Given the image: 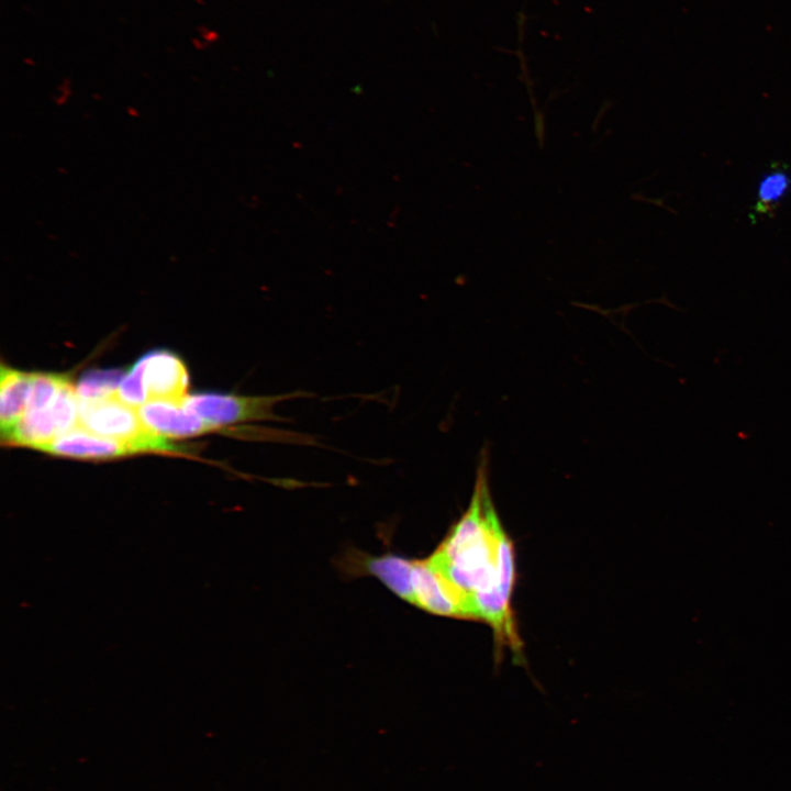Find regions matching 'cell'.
Segmentation results:
<instances>
[{"mask_svg": "<svg viewBox=\"0 0 791 791\" xmlns=\"http://www.w3.org/2000/svg\"><path fill=\"white\" fill-rule=\"evenodd\" d=\"M487 466L483 456L467 510L427 559L463 598L469 619L491 626L500 646L520 653L511 608L514 546L492 502Z\"/></svg>", "mask_w": 791, "mask_h": 791, "instance_id": "cell-1", "label": "cell"}, {"mask_svg": "<svg viewBox=\"0 0 791 791\" xmlns=\"http://www.w3.org/2000/svg\"><path fill=\"white\" fill-rule=\"evenodd\" d=\"M414 561L396 554L365 556L360 560V571H367L380 580L399 598L412 603V572Z\"/></svg>", "mask_w": 791, "mask_h": 791, "instance_id": "cell-10", "label": "cell"}, {"mask_svg": "<svg viewBox=\"0 0 791 791\" xmlns=\"http://www.w3.org/2000/svg\"><path fill=\"white\" fill-rule=\"evenodd\" d=\"M32 374L5 366L0 367V426L7 435L24 415L31 390Z\"/></svg>", "mask_w": 791, "mask_h": 791, "instance_id": "cell-8", "label": "cell"}, {"mask_svg": "<svg viewBox=\"0 0 791 791\" xmlns=\"http://www.w3.org/2000/svg\"><path fill=\"white\" fill-rule=\"evenodd\" d=\"M300 394L236 396L208 392L187 396L183 404L219 431L239 423L280 420L275 411L277 405Z\"/></svg>", "mask_w": 791, "mask_h": 791, "instance_id": "cell-3", "label": "cell"}, {"mask_svg": "<svg viewBox=\"0 0 791 791\" xmlns=\"http://www.w3.org/2000/svg\"><path fill=\"white\" fill-rule=\"evenodd\" d=\"M790 190L788 167L782 164L771 167L759 181L754 213L757 216L772 215Z\"/></svg>", "mask_w": 791, "mask_h": 791, "instance_id": "cell-11", "label": "cell"}, {"mask_svg": "<svg viewBox=\"0 0 791 791\" xmlns=\"http://www.w3.org/2000/svg\"><path fill=\"white\" fill-rule=\"evenodd\" d=\"M143 424L166 438H181L216 431L188 410L183 401L149 400L137 408Z\"/></svg>", "mask_w": 791, "mask_h": 791, "instance_id": "cell-6", "label": "cell"}, {"mask_svg": "<svg viewBox=\"0 0 791 791\" xmlns=\"http://www.w3.org/2000/svg\"><path fill=\"white\" fill-rule=\"evenodd\" d=\"M124 374L120 370H93L78 382L76 392L79 400H96L116 394Z\"/></svg>", "mask_w": 791, "mask_h": 791, "instance_id": "cell-12", "label": "cell"}, {"mask_svg": "<svg viewBox=\"0 0 791 791\" xmlns=\"http://www.w3.org/2000/svg\"><path fill=\"white\" fill-rule=\"evenodd\" d=\"M78 423L93 434L130 445L135 454L183 455L187 453L186 448L148 430L143 424L137 409L125 404L116 394L96 400L78 399Z\"/></svg>", "mask_w": 791, "mask_h": 791, "instance_id": "cell-2", "label": "cell"}, {"mask_svg": "<svg viewBox=\"0 0 791 791\" xmlns=\"http://www.w3.org/2000/svg\"><path fill=\"white\" fill-rule=\"evenodd\" d=\"M69 378L62 374L32 372L27 410L46 409L53 404Z\"/></svg>", "mask_w": 791, "mask_h": 791, "instance_id": "cell-13", "label": "cell"}, {"mask_svg": "<svg viewBox=\"0 0 791 791\" xmlns=\"http://www.w3.org/2000/svg\"><path fill=\"white\" fill-rule=\"evenodd\" d=\"M37 450L54 456L92 460L135 455L130 445L93 434L79 425L40 446Z\"/></svg>", "mask_w": 791, "mask_h": 791, "instance_id": "cell-7", "label": "cell"}, {"mask_svg": "<svg viewBox=\"0 0 791 791\" xmlns=\"http://www.w3.org/2000/svg\"><path fill=\"white\" fill-rule=\"evenodd\" d=\"M62 435L53 404L46 409L27 410L15 426L1 437L2 444L37 449Z\"/></svg>", "mask_w": 791, "mask_h": 791, "instance_id": "cell-9", "label": "cell"}, {"mask_svg": "<svg viewBox=\"0 0 791 791\" xmlns=\"http://www.w3.org/2000/svg\"><path fill=\"white\" fill-rule=\"evenodd\" d=\"M412 589L415 606L434 615L468 619L463 598L427 558L414 561Z\"/></svg>", "mask_w": 791, "mask_h": 791, "instance_id": "cell-4", "label": "cell"}, {"mask_svg": "<svg viewBox=\"0 0 791 791\" xmlns=\"http://www.w3.org/2000/svg\"><path fill=\"white\" fill-rule=\"evenodd\" d=\"M144 388L149 400L182 402L187 397L189 375L182 360L171 352L154 350L141 357Z\"/></svg>", "mask_w": 791, "mask_h": 791, "instance_id": "cell-5", "label": "cell"}]
</instances>
